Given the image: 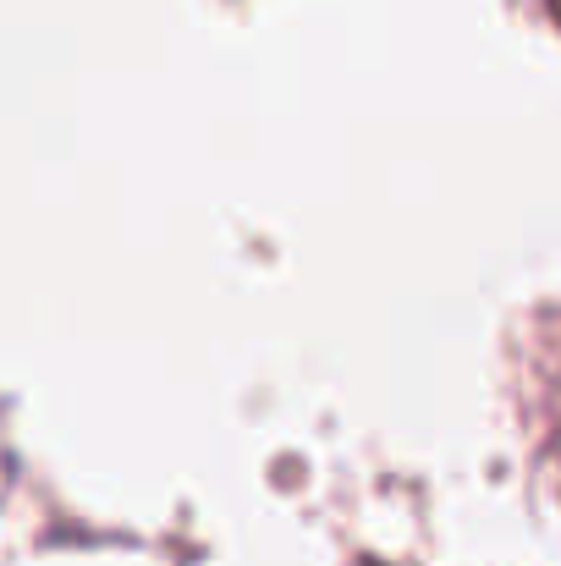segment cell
Segmentation results:
<instances>
[{
  "mask_svg": "<svg viewBox=\"0 0 561 566\" xmlns=\"http://www.w3.org/2000/svg\"><path fill=\"white\" fill-rule=\"evenodd\" d=\"M507 396L529 484L561 517V303L518 319L507 342Z\"/></svg>",
  "mask_w": 561,
  "mask_h": 566,
  "instance_id": "cell-1",
  "label": "cell"
}]
</instances>
